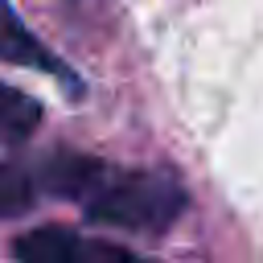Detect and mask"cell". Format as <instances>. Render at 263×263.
I'll return each mask as SVG.
<instances>
[{"mask_svg":"<svg viewBox=\"0 0 263 263\" xmlns=\"http://www.w3.org/2000/svg\"><path fill=\"white\" fill-rule=\"evenodd\" d=\"M41 193L70 197L90 222L127 234H164L189 205L185 185L164 168H115L82 152H49L37 160Z\"/></svg>","mask_w":263,"mask_h":263,"instance_id":"1","label":"cell"},{"mask_svg":"<svg viewBox=\"0 0 263 263\" xmlns=\"http://www.w3.org/2000/svg\"><path fill=\"white\" fill-rule=\"evenodd\" d=\"M12 255L21 263H148L132 247L90 238L70 226H37L12 242Z\"/></svg>","mask_w":263,"mask_h":263,"instance_id":"2","label":"cell"},{"mask_svg":"<svg viewBox=\"0 0 263 263\" xmlns=\"http://www.w3.org/2000/svg\"><path fill=\"white\" fill-rule=\"evenodd\" d=\"M37 123H41V107L25 90L0 82V148H12L21 140H29Z\"/></svg>","mask_w":263,"mask_h":263,"instance_id":"5","label":"cell"},{"mask_svg":"<svg viewBox=\"0 0 263 263\" xmlns=\"http://www.w3.org/2000/svg\"><path fill=\"white\" fill-rule=\"evenodd\" d=\"M37 197H41L37 164H25V160H0V218H16V214L33 210Z\"/></svg>","mask_w":263,"mask_h":263,"instance_id":"4","label":"cell"},{"mask_svg":"<svg viewBox=\"0 0 263 263\" xmlns=\"http://www.w3.org/2000/svg\"><path fill=\"white\" fill-rule=\"evenodd\" d=\"M0 62L29 66V70H45V74H53V78L74 82L70 66H62V58H58L53 49H45V45L29 33V25L16 16V8H12L8 0H0Z\"/></svg>","mask_w":263,"mask_h":263,"instance_id":"3","label":"cell"}]
</instances>
